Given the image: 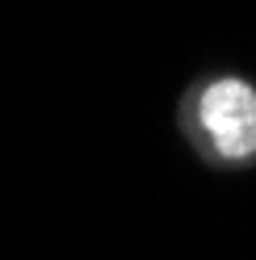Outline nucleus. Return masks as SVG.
<instances>
[{
    "label": "nucleus",
    "mask_w": 256,
    "mask_h": 260,
    "mask_svg": "<svg viewBox=\"0 0 256 260\" xmlns=\"http://www.w3.org/2000/svg\"><path fill=\"white\" fill-rule=\"evenodd\" d=\"M185 135L222 168L256 164V84L244 76H206L181 105Z\"/></svg>",
    "instance_id": "f257e3e1"
}]
</instances>
